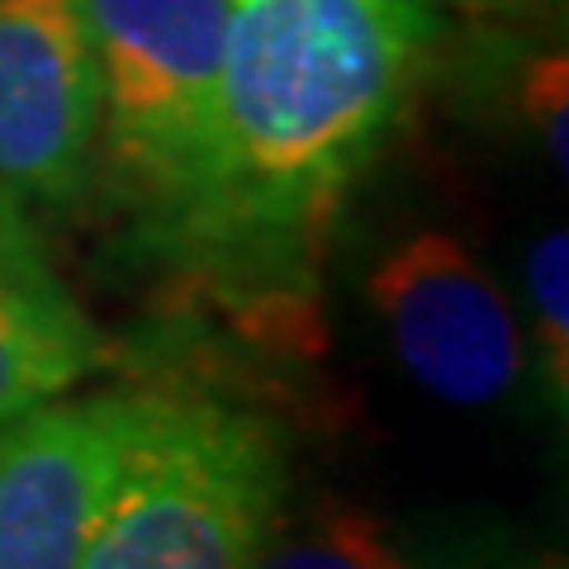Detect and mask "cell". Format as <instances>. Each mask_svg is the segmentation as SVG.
<instances>
[{"label":"cell","instance_id":"cell-1","mask_svg":"<svg viewBox=\"0 0 569 569\" xmlns=\"http://www.w3.org/2000/svg\"><path fill=\"white\" fill-rule=\"evenodd\" d=\"M432 39L422 0H228L219 171L194 252L266 276L305 257Z\"/></svg>","mask_w":569,"mask_h":569},{"label":"cell","instance_id":"cell-2","mask_svg":"<svg viewBox=\"0 0 569 569\" xmlns=\"http://www.w3.org/2000/svg\"><path fill=\"white\" fill-rule=\"evenodd\" d=\"M96 67V148L129 204L194 247L219 171L228 0H77Z\"/></svg>","mask_w":569,"mask_h":569},{"label":"cell","instance_id":"cell-3","mask_svg":"<svg viewBox=\"0 0 569 569\" xmlns=\"http://www.w3.org/2000/svg\"><path fill=\"white\" fill-rule=\"evenodd\" d=\"M280 498L271 427L223 403L152 395L81 569H252Z\"/></svg>","mask_w":569,"mask_h":569},{"label":"cell","instance_id":"cell-4","mask_svg":"<svg viewBox=\"0 0 569 569\" xmlns=\"http://www.w3.org/2000/svg\"><path fill=\"white\" fill-rule=\"evenodd\" d=\"M370 309L399 366L427 395L475 408L503 399L527 370V337L508 290L447 228H422L376 261Z\"/></svg>","mask_w":569,"mask_h":569},{"label":"cell","instance_id":"cell-5","mask_svg":"<svg viewBox=\"0 0 569 569\" xmlns=\"http://www.w3.org/2000/svg\"><path fill=\"white\" fill-rule=\"evenodd\" d=\"M152 395L48 399L0 422V569H81Z\"/></svg>","mask_w":569,"mask_h":569},{"label":"cell","instance_id":"cell-6","mask_svg":"<svg viewBox=\"0 0 569 569\" xmlns=\"http://www.w3.org/2000/svg\"><path fill=\"white\" fill-rule=\"evenodd\" d=\"M96 67L77 0H0V204H71L96 157Z\"/></svg>","mask_w":569,"mask_h":569},{"label":"cell","instance_id":"cell-7","mask_svg":"<svg viewBox=\"0 0 569 569\" xmlns=\"http://www.w3.org/2000/svg\"><path fill=\"white\" fill-rule=\"evenodd\" d=\"M100 366V332L52 271L24 209L0 204V422Z\"/></svg>","mask_w":569,"mask_h":569},{"label":"cell","instance_id":"cell-8","mask_svg":"<svg viewBox=\"0 0 569 569\" xmlns=\"http://www.w3.org/2000/svg\"><path fill=\"white\" fill-rule=\"evenodd\" d=\"M252 569H475L456 550L408 537L403 527L351 503L313 508L266 531Z\"/></svg>","mask_w":569,"mask_h":569},{"label":"cell","instance_id":"cell-9","mask_svg":"<svg viewBox=\"0 0 569 569\" xmlns=\"http://www.w3.org/2000/svg\"><path fill=\"white\" fill-rule=\"evenodd\" d=\"M527 305H531V351H537L541 389L565 413L569 403V238L550 228L527 252Z\"/></svg>","mask_w":569,"mask_h":569},{"label":"cell","instance_id":"cell-10","mask_svg":"<svg viewBox=\"0 0 569 569\" xmlns=\"http://www.w3.org/2000/svg\"><path fill=\"white\" fill-rule=\"evenodd\" d=\"M569 71H565V52H550V58H537L522 77V119L537 133L546 162L565 171L569 167Z\"/></svg>","mask_w":569,"mask_h":569},{"label":"cell","instance_id":"cell-11","mask_svg":"<svg viewBox=\"0 0 569 569\" xmlns=\"http://www.w3.org/2000/svg\"><path fill=\"white\" fill-rule=\"evenodd\" d=\"M466 6H522V0H466Z\"/></svg>","mask_w":569,"mask_h":569}]
</instances>
